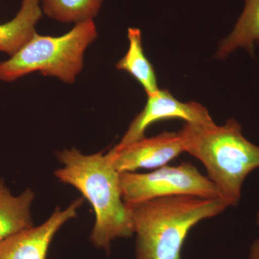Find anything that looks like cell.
I'll return each instance as SVG.
<instances>
[{
	"label": "cell",
	"instance_id": "11",
	"mask_svg": "<svg viewBox=\"0 0 259 259\" xmlns=\"http://www.w3.org/2000/svg\"><path fill=\"white\" fill-rule=\"evenodd\" d=\"M127 37L129 40L128 50L116 65V67L117 69L127 71L134 76L149 96L156 93L159 89L154 69L145 55L141 30L138 28H129Z\"/></svg>",
	"mask_w": 259,
	"mask_h": 259
},
{
	"label": "cell",
	"instance_id": "10",
	"mask_svg": "<svg viewBox=\"0 0 259 259\" xmlns=\"http://www.w3.org/2000/svg\"><path fill=\"white\" fill-rule=\"evenodd\" d=\"M35 194L30 189L15 196L0 180V242L33 226L31 205Z\"/></svg>",
	"mask_w": 259,
	"mask_h": 259
},
{
	"label": "cell",
	"instance_id": "2",
	"mask_svg": "<svg viewBox=\"0 0 259 259\" xmlns=\"http://www.w3.org/2000/svg\"><path fill=\"white\" fill-rule=\"evenodd\" d=\"M127 205L136 235V259H181L191 229L230 207L222 199L194 195L167 196Z\"/></svg>",
	"mask_w": 259,
	"mask_h": 259
},
{
	"label": "cell",
	"instance_id": "3",
	"mask_svg": "<svg viewBox=\"0 0 259 259\" xmlns=\"http://www.w3.org/2000/svg\"><path fill=\"white\" fill-rule=\"evenodd\" d=\"M179 134L185 152L202 163L222 199L236 206L245 178L259 168V146L245 139L233 119L221 126L186 122Z\"/></svg>",
	"mask_w": 259,
	"mask_h": 259
},
{
	"label": "cell",
	"instance_id": "9",
	"mask_svg": "<svg viewBox=\"0 0 259 259\" xmlns=\"http://www.w3.org/2000/svg\"><path fill=\"white\" fill-rule=\"evenodd\" d=\"M42 16L40 0H23L14 18L0 23V51L15 55L37 33L35 25Z\"/></svg>",
	"mask_w": 259,
	"mask_h": 259
},
{
	"label": "cell",
	"instance_id": "1",
	"mask_svg": "<svg viewBox=\"0 0 259 259\" xmlns=\"http://www.w3.org/2000/svg\"><path fill=\"white\" fill-rule=\"evenodd\" d=\"M56 156L62 165L55 171L58 180L76 189L93 207L95 222L90 240L94 246L108 251L112 241L133 236L134 221L122 198L120 173L107 153L86 155L72 148Z\"/></svg>",
	"mask_w": 259,
	"mask_h": 259
},
{
	"label": "cell",
	"instance_id": "13",
	"mask_svg": "<svg viewBox=\"0 0 259 259\" xmlns=\"http://www.w3.org/2000/svg\"><path fill=\"white\" fill-rule=\"evenodd\" d=\"M104 0H40L42 13L61 23L78 24L94 20Z\"/></svg>",
	"mask_w": 259,
	"mask_h": 259
},
{
	"label": "cell",
	"instance_id": "4",
	"mask_svg": "<svg viewBox=\"0 0 259 259\" xmlns=\"http://www.w3.org/2000/svg\"><path fill=\"white\" fill-rule=\"evenodd\" d=\"M94 20L76 24L61 36H44L36 33L8 60L0 62V81H10L39 71L72 83L81 72L83 55L97 37Z\"/></svg>",
	"mask_w": 259,
	"mask_h": 259
},
{
	"label": "cell",
	"instance_id": "6",
	"mask_svg": "<svg viewBox=\"0 0 259 259\" xmlns=\"http://www.w3.org/2000/svg\"><path fill=\"white\" fill-rule=\"evenodd\" d=\"M183 152L185 148L179 133L166 131L125 146L116 145L107 153L114 168L122 173L161 168Z\"/></svg>",
	"mask_w": 259,
	"mask_h": 259
},
{
	"label": "cell",
	"instance_id": "12",
	"mask_svg": "<svg viewBox=\"0 0 259 259\" xmlns=\"http://www.w3.org/2000/svg\"><path fill=\"white\" fill-rule=\"evenodd\" d=\"M245 7L231 33L223 40L217 56L226 58L238 48L253 52L259 42V0H244Z\"/></svg>",
	"mask_w": 259,
	"mask_h": 259
},
{
	"label": "cell",
	"instance_id": "14",
	"mask_svg": "<svg viewBox=\"0 0 259 259\" xmlns=\"http://www.w3.org/2000/svg\"><path fill=\"white\" fill-rule=\"evenodd\" d=\"M257 224L259 227V212L257 214ZM249 259H259V239L253 242L250 247Z\"/></svg>",
	"mask_w": 259,
	"mask_h": 259
},
{
	"label": "cell",
	"instance_id": "7",
	"mask_svg": "<svg viewBox=\"0 0 259 259\" xmlns=\"http://www.w3.org/2000/svg\"><path fill=\"white\" fill-rule=\"evenodd\" d=\"M83 197L75 199L67 207H56L47 221L18 232L0 242V259H47L51 242L68 221L77 216Z\"/></svg>",
	"mask_w": 259,
	"mask_h": 259
},
{
	"label": "cell",
	"instance_id": "8",
	"mask_svg": "<svg viewBox=\"0 0 259 259\" xmlns=\"http://www.w3.org/2000/svg\"><path fill=\"white\" fill-rule=\"evenodd\" d=\"M182 119L186 122L212 123L208 110L197 102L184 103L177 100L168 90H158L148 96L144 110L131 122L118 146H125L145 137L150 125L158 121Z\"/></svg>",
	"mask_w": 259,
	"mask_h": 259
},
{
	"label": "cell",
	"instance_id": "5",
	"mask_svg": "<svg viewBox=\"0 0 259 259\" xmlns=\"http://www.w3.org/2000/svg\"><path fill=\"white\" fill-rule=\"evenodd\" d=\"M120 180L122 198L127 204L173 195L222 199L212 181L188 162L166 165L149 173L122 172Z\"/></svg>",
	"mask_w": 259,
	"mask_h": 259
}]
</instances>
